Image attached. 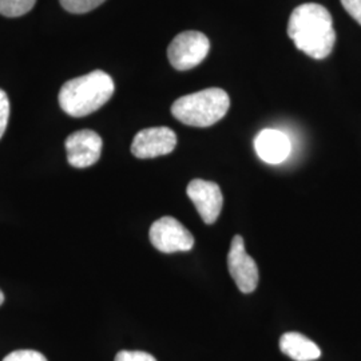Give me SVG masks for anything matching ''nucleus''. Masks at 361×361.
<instances>
[{
	"label": "nucleus",
	"instance_id": "f257e3e1",
	"mask_svg": "<svg viewBox=\"0 0 361 361\" xmlns=\"http://www.w3.org/2000/svg\"><path fill=\"white\" fill-rule=\"evenodd\" d=\"M288 35L300 51L313 59H325L336 42L332 15L320 4H301L289 16Z\"/></svg>",
	"mask_w": 361,
	"mask_h": 361
},
{
	"label": "nucleus",
	"instance_id": "f03ea898",
	"mask_svg": "<svg viewBox=\"0 0 361 361\" xmlns=\"http://www.w3.org/2000/svg\"><path fill=\"white\" fill-rule=\"evenodd\" d=\"M116 90L113 78L102 70L66 82L59 91V104L66 114L87 116L110 101Z\"/></svg>",
	"mask_w": 361,
	"mask_h": 361
},
{
	"label": "nucleus",
	"instance_id": "7ed1b4c3",
	"mask_svg": "<svg viewBox=\"0 0 361 361\" xmlns=\"http://www.w3.org/2000/svg\"><path fill=\"white\" fill-rule=\"evenodd\" d=\"M229 106L226 91L212 87L180 97L171 106V114L183 125L209 128L226 116Z\"/></svg>",
	"mask_w": 361,
	"mask_h": 361
},
{
	"label": "nucleus",
	"instance_id": "20e7f679",
	"mask_svg": "<svg viewBox=\"0 0 361 361\" xmlns=\"http://www.w3.org/2000/svg\"><path fill=\"white\" fill-rule=\"evenodd\" d=\"M210 42L200 31H183L171 40L168 49L169 61L178 71H188L200 65L209 54Z\"/></svg>",
	"mask_w": 361,
	"mask_h": 361
},
{
	"label": "nucleus",
	"instance_id": "39448f33",
	"mask_svg": "<svg viewBox=\"0 0 361 361\" xmlns=\"http://www.w3.org/2000/svg\"><path fill=\"white\" fill-rule=\"evenodd\" d=\"M150 243L162 253L189 252L194 246V237L178 219L162 217L157 219L149 232Z\"/></svg>",
	"mask_w": 361,
	"mask_h": 361
},
{
	"label": "nucleus",
	"instance_id": "423d86ee",
	"mask_svg": "<svg viewBox=\"0 0 361 361\" xmlns=\"http://www.w3.org/2000/svg\"><path fill=\"white\" fill-rule=\"evenodd\" d=\"M228 268L233 280L243 293L256 290L259 281L257 264L245 250V243L241 235H234L228 253Z\"/></svg>",
	"mask_w": 361,
	"mask_h": 361
},
{
	"label": "nucleus",
	"instance_id": "0eeeda50",
	"mask_svg": "<svg viewBox=\"0 0 361 361\" xmlns=\"http://www.w3.org/2000/svg\"><path fill=\"white\" fill-rule=\"evenodd\" d=\"M67 161L71 166L85 169L92 166L101 158L102 138L92 130H79L66 140Z\"/></svg>",
	"mask_w": 361,
	"mask_h": 361
},
{
	"label": "nucleus",
	"instance_id": "6e6552de",
	"mask_svg": "<svg viewBox=\"0 0 361 361\" xmlns=\"http://www.w3.org/2000/svg\"><path fill=\"white\" fill-rule=\"evenodd\" d=\"M177 146V135L169 128L143 129L134 137L131 153L140 159H150L170 154Z\"/></svg>",
	"mask_w": 361,
	"mask_h": 361
},
{
	"label": "nucleus",
	"instance_id": "1a4fd4ad",
	"mask_svg": "<svg viewBox=\"0 0 361 361\" xmlns=\"http://www.w3.org/2000/svg\"><path fill=\"white\" fill-rule=\"evenodd\" d=\"M186 193L207 225H212L219 219L224 205V195L216 182L193 180L188 185Z\"/></svg>",
	"mask_w": 361,
	"mask_h": 361
},
{
	"label": "nucleus",
	"instance_id": "9d476101",
	"mask_svg": "<svg viewBox=\"0 0 361 361\" xmlns=\"http://www.w3.org/2000/svg\"><path fill=\"white\" fill-rule=\"evenodd\" d=\"M255 149L264 162L279 165L290 155L292 143L289 137L283 131L264 129L258 133L255 140Z\"/></svg>",
	"mask_w": 361,
	"mask_h": 361
},
{
	"label": "nucleus",
	"instance_id": "9b49d317",
	"mask_svg": "<svg viewBox=\"0 0 361 361\" xmlns=\"http://www.w3.org/2000/svg\"><path fill=\"white\" fill-rule=\"evenodd\" d=\"M281 352L295 361L317 360L322 350L308 337L298 332H288L280 338Z\"/></svg>",
	"mask_w": 361,
	"mask_h": 361
},
{
	"label": "nucleus",
	"instance_id": "f8f14e48",
	"mask_svg": "<svg viewBox=\"0 0 361 361\" xmlns=\"http://www.w3.org/2000/svg\"><path fill=\"white\" fill-rule=\"evenodd\" d=\"M37 0H0V15L18 18L32 10Z\"/></svg>",
	"mask_w": 361,
	"mask_h": 361
},
{
	"label": "nucleus",
	"instance_id": "ddd939ff",
	"mask_svg": "<svg viewBox=\"0 0 361 361\" xmlns=\"http://www.w3.org/2000/svg\"><path fill=\"white\" fill-rule=\"evenodd\" d=\"M66 11L71 13H90L106 0H59Z\"/></svg>",
	"mask_w": 361,
	"mask_h": 361
},
{
	"label": "nucleus",
	"instance_id": "4468645a",
	"mask_svg": "<svg viewBox=\"0 0 361 361\" xmlns=\"http://www.w3.org/2000/svg\"><path fill=\"white\" fill-rule=\"evenodd\" d=\"M3 361H47V359L37 350L19 349L7 355Z\"/></svg>",
	"mask_w": 361,
	"mask_h": 361
},
{
	"label": "nucleus",
	"instance_id": "2eb2a0df",
	"mask_svg": "<svg viewBox=\"0 0 361 361\" xmlns=\"http://www.w3.org/2000/svg\"><path fill=\"white\" fill-rule=\"evenodd\" d=\"M10 113H11L10 99L6 94V91L0 89V140L7 129V125L10 121Z\"/></svg>",
	"mask_w": 361,
	"mask_h": 361
},
{
	"label": "nucleus",
	"instance_id": "dca6fc26",
	"mask_svg": "<svg viewBox=\"0 0 361 361\" xmlns=\"http://www.w3.org/2000/svg\"><path fill=\"white\" fill-rule=\"evenodd\" d=\"M116 361H157V359L142 350H121L116 353Z\"/></svg>",
	"mask_w": 361,
	"mask_h": 361
},
{
	"label": "nucleus",
	"instance_id": "f3484780",
	"mask_svg": "<svg viewBox=\"0 0 361 361\" xmlns=\"http://www.w3.org/2000/svg\"><path fill=\"white\" fill-rule=\"evenodd\" d=\"M344 10L361 26V0H340Z\"/></svg>",
	"mask_w": 361,
	"mask_h": 361
},
{
	"label": "nucleus",
	"instance_id": "a211bd4d",
	"mask_svg": "<svg viewBox=\"0 0 361 361\" xmlns=\"http://www.w3.org/2000/svg\"><path fill=\"white\" fill-rule=\"evenodd\" d=\"M4 302V295H3V292L0 290V305Z\"/></svg>",
	"mask_w": 361,
	"mask_h": 361
}]
</instances>
